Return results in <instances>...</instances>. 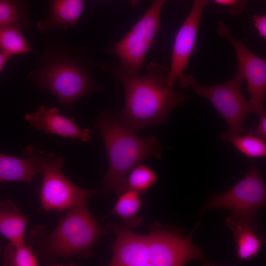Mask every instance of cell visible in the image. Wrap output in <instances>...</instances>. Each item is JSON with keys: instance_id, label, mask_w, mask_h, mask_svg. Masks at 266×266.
Segmentation results:
<instances>
[{"instance_id": "obj_27", "label": "cell", "mask_w": 266, "mask_h": 266, "mask_svg": "<svg viewBox=\"0 0 266 266\" xmlns=\"http://www.w3.org/2000/svg\"><path fill=\"white\" fill-rule=\"evenodd\" d=\"M139 0H128V1L130 2L131 5L133 7H134L137 5V4L139 2Z\"/></svg>"}, {"instance_id": "obj_24", "label": "cell", "mask_w": 266, "mask_h": 266, "mask_svg": "<svg viewBox=\"0 0 266 266\" xmlns=\"http://www.w3.org/2000/svg\"><path fill=\"white\" fill-rule=\"evenodd\" d=\"M259 122L256 128L250 129L248 134L255 136L266 142V112L265 110L259 114Z\"/></svg>"}, {"instance_id": "obj_12", "label": "cell", "mask_w": 266, "mask_h": 266, "mask_svg": "<svg viewBox=\"0 0 266 266\" xmlns=\"http://www.w3.org/2000/svg\"><path fill=\"white\" fill-rule=\"evenodd\" d=\"M25 118L31 127L37 130L64 138L79 139L84 142L91 139L90 129H81L75 124L74 118L60 114L59 109L55 107L42 104L36 111L26 114Z\"/></svg>"}, {"instance_id": "obj_17", "label": "cell", "mask_w": 266, "mask_h": 266, "mask_svg": "<svg viewBox=\"0 0 266 266\" xmlns=\"http://www.w3.org/2000/svg\"><path fill=\"white\" fill-rule=\"evenodd\" d=\"M140 193L128 189L120 194L111 212L121 218L126 225L136 227L142 222L141 218L137 214L141 206Z\"/></svg>"}, {"instance_id": "obj_22", "label": "cell", "mask_w": 266, "mask_h": 266, "mask_svg": "<svg viewBox=\"0 0 266 266\" xmlns=\"http://www.w3.org/2000/svg\"><path fill=\"white\" fill-rule=\"evenodd\" d=\"M155 173L149 167L139 165L133 168L126 179L127 189L144 193L157 181Z\"/></svg>"}, {"instance_id": "obj_8", "label": "cell", "mask_w": 266, "mask_h": 266, "mask_svg": "<svg viewBox=\"0 0 266 266\" xmlns=\"http://www.w3.org/2000/svg\"><path fill=\"white\" fill-rule=\"evenodd\" d=\"M32 149L43 174L40 199L44 210L70 209L98 193L97 190L78 187L64 174L61 170L65 163L63 157L41 150L33 145Z\"/></svg>"}, {"instance_id": "obj_25", "label": "cell", "mask_w": 266, "mask_h": 266, "mask_svg": "<svg viewBox=\"0 0 266 266\" xmlns=\"http://www.w3.org/2000/svg\"><path fill=\"white\" fill-rule=\"evenodd\" d=\"M253 24L259 34L263 38L266 39V14L253 15Z\"/></svg>"}, {"instance_id": "obj_3", "label": "cell", "mask_w": 266, "mask_h": 266, "mask_svg": "<svg viewBox=\"0 0 266 266\" xmlns=\"http://www.w3.org/2000/svg\"><path fill=\"white\" fill-rule=\"evenodd\" d=\"M79 53L61 40H50L38 68L28 75L30 81L54 94L69 111L74 101L97 89L86 61Z\"/></svg>"}, {"instance_id": "obj_14", "label": "cell", "mask_w": 266, "mask_h": 266, "mask_svg": "<svg viewBox=\"0 0 266 266\" xmlns=\"http://www.w3.org/2000/svg\"><path fill=\"white\" fill-rule=\"evenodd\" d=\"M49 1L50 15L46 20L37 23L38 31L46 33L55 29H66L68 26L76 25L83 10L84 0Z\"/></svg>"}, {"instance_id": "obj_10", "label": "cell", "mask_w": 266, "mask_h": 266, "mask_svg": "<svg viewBox=\"0 0 266 266\" xmlns=\"http://www.w3.org/2000/svg\"><path fill=\"white\" fill-rule=\"evenodd\" d=\"M217 32L233 46L249 93L251 113L259 114L265 110L266 96V61L251 51L237 39L222 21L218 22Z\"/></svg>"}, {"instance_id": "obj_18", "label": "cell", "mask_w": 266, "mask_h": 266, "mask_svg": "<svg viewBox=\"0 0 266 266\" xmlns=\"http://www.w3.org/2000/svg\"><path fill=\"white\" fill-rule=\"evenodd\" d=\"M32 51L22 30L12 25L0 26V51L10 57Z\"/></svg>"}, {"instance_id": "obj_4", "label": "cell", "mask_w": 266, "mask_h": 266, "mask_svg": "<svg viewBox=\"0 0 266 266\" xmlns=\"http://www.w3.org/2000/svg\"><path fill=\"white\" fill-rule=\"evenodd\" d=\"M100 132L108 158L103 191L120 194L127 189L128 173L145 160H161L163 148L154 136L140 137L109 112L100 114L95 124Z\"/></svg>"}, {"instance_id": "obj_13", "label": "cell", "mask_w": 266, "mask_h": 266, "mask_svg": "<svg viewBox=\"0 0 266 266\" xmlns=\"http://www.w3.org/2000/svg\"><path fill=\"white\" fill-rule=\"evenodd\" d=\"M25 158L5 155L0 152V183L24 181L31 183L40 169L32 145L23 150Z\"/></svg>"}, {"instance_id": "obj_7", "label": "cell", "mask_w": 266, "mask_h": 266, "mask_svg": "<svg viewBox=\"0 0 266 266\" xmlns=\"http://www.w3.org/2000/svg\"><path fill=\"white\" fill-rule=\"evenodd\" d=\"M266 203V184L257 165L253 164L248 173L233 187L224 193L214 195L200 213L212 209H228L232 213L226 218L227 225L248 224L258 230V212Z\"/></svg>"}, {"instance_id": "obj_15", "label": "cell", "mask_w": 266, "mask_h": 266, "mask_svg": "<svg viewBox=\"0 0 266 266\" xmlns=\"http://www.w3.org/2000/svg\"><path fill=\"white\" fill-rule=\"evenodd\" d=\"M29 217L23 215L9 200L0 202V233L10 243L22 245Z\"/></svg>"}, {"instance_id": "obj_9", "label": "cell", "mask_w": 266, "mask_h": 266, "mask_svg": "<svg viewBox=\"0 0 266 266\" xmlns=\"http://www.w3.org/2000/svg\"><path fill=\"white\" fill-rule=\"evenodd\" d=\"M167 0H154L131 30L111 48L124 69L133 72H138L141 69L147 52L161 28V13Z\"/></svg>"}, {"instance_id": "obj_16", "label": "cell", "mask_w": 266, "mask_h": 266, "mask_svg": "<svg viewBox=\"0 0 266 266\" xmlns=\"http://www.w3.org/2000/svg\"><path fill=\"white\" fill-rule=\"evenodd\" d=\"M232 231L237 245V256L241 260H249L258 256L264 244L263 240L256 234L258 230L248 224L227 225Z\"/></svg>"}, {"instance_id": "obj_21", "label": "cell", "mask_w": 266, "mask_h": 266, "mask_svg": "<svg viewBox=\"0 0 266 266\" xmlns=\"http://www.w3.org/2000/svg\"><path fill=\"white\" fill-rule=\"evenodd\" d=\"M231 142L240 152L249 158H264L266 156V144L261 139L248 134L231 137Z\"/></svg>"}, {"instance_id": "obj_26", "label": "cell", "mask_w": 266, "mask_h": 266, "mask_svg": "<svg viewBox=\"0 0 266 266\" xmlns=\"http://www.w3.org/2000/svg\"><path fill=\"white\" fill-rule=\"evenodd\" d=\"M10 57L7 54L0 51V72Z\"/></svg>"}, {"instance_id": "obj_28", "label": "cell", "mask_w": 266, "mask_h": 266, "mask_svg": "<svg viewBox=\"0 0 266 266\" xmlns=\"http://www.w3.org/2000/svg\"><path fill=\"white\" fill-rule=\"evenodd\" d=\"M1 246L0 245V255L1 254Z\"/></svg>"}, {"instance_id": "obj_11", "label": "cell", "mask_w": 266, "mask_h": 266, "mask_svg": "<svg viewBox=\"0 0 266 266\" xmlns=\"http://www.w3.org/2000/svg\"><path fill=\"white\" fill-rule=\"evenodd\" d=\"M208 0H193L192 8L174 39L168 77L169 83L175 81L187 68L189 60L195 50L201 17Z\"/></svg>"}, {"instance_id": "obj_1", "label": "cell", "mask_w": 266, "mask_h": 266, "mask_svg": "<svg viewBox=\"0 0 266 266\" xmlns=\"http://www.w3.org/2000/svg\"><path fill=\"white\" fill-rule=\"evenodd\" d=\"M121 82L125 103L117 117L133 131L160 125L171 112L189 97L169 83V69L150 63L143 75L129 71L121 66H105Z\"/></svg>"}, {"instance_id": "obj_2", "label": "cell", "mask_w": 266, "mask_h": 266, "mask_svg": "<svg viewBox=\"0 0 266 266\" xmlns=\"http://www.w3.org/2000/svg\"><path fill=\"white\" fill-rule=\"evenodd\" d=\"M116 239L112 266H180L191 261H204L200 249L192 241V232L183 236V230L158 223L151 225L150 233L143 235L133 232L125 225L111 227Z\"/></svg>"}, {"instance_id": "obj_5", "label": "cell", "mask_w": 266, "mask_h": 266, "mask_svg": "<svg viewBox=\"0 0 266 266\" xmlns=\"http://www.w3.org/2000/svg\"><path fill=\"white\" fill-rule=\"evenodd\" d=\"M86 200L70 209L54 231L45 235V248L56 257L85 256L104 232L89 211Z\"/></svg>"}, {"instance_id": "obj_20", "label": "cell", "mask_w": 266, "mask_h": 266, "mask_svg": "<svg viewBox=\"0 0 266 266\" xmlns=\"http://www.w3.org/2000/svg\"><path fill=\"white\" fill-rule=\"evenodd\" d=\"M3 260V265L6 266H35L38 264L32 247L25 243L22 245L10 243L4 249Z\"/></svg>"}, {"instance_id": "obj_19", "label": "cell", "mask_w": 266, "mask_h": 266, "mask_svg": "<svg viewBox=\"0 0 266 266\" xmlns=\"http://www.w3.org/2000/svg\"><path fill=\"white\" fill-rule=\"evenodd\" d=\"M29 22L21 0H0V26L12 25L23 30Z\"/></svg>"}, {"instance_id": "obj_23", "label": "cell", "mask_w": 266, "mask_h": 266, "mask_svg": "<svg viewBox=\"0 0 266 266\" xmlns=\"http://www.w3.org/2000/svg\"><path fill=\"white\" fill-rule=\"evenodd\" d=\"M220 5L226 6L232 15L241 14L245 8L249 0H213Z\"/></svg>"}, {"instance_id": "obj_6", "label": "cell", "mask_w": 266, "mask_h": 266, "mask_svg": "<svg viewBox=\"0 0 266 266\" xmlns=\"http://www.w3.org/2000/svg\"><path fill=\"white\" fill-rule=\"evenodd\" d=\"M243 80V73L237 68L231 80L218 85L200 84L194 76L185 72L176 81L181 87H191L197 95L206 98L222 116L228 130L221 135V139L226 142L233 136L244 133V119L247 114L251 113L249 101L244 97L241 90Z\"/></svg>"}]
</instances>
